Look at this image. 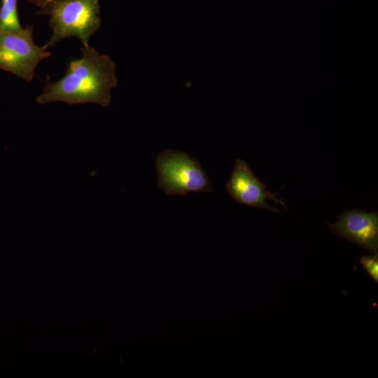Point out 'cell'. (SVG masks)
Instances as JSON below:
<instances>
[{
  "label": "cell",
  "mask_w": 378,
  "mask_h": 378,
  "mask_svg": "<svg viewBox=\"0 0 378 378\" xmlns=\"http://www.w3.org/2000/svg\"><path fill=\"white\" fill-rule=\"evenodd\" d=\"M80 50L81 57L69 62L62 78L44 88L36 97L37 103H94L103 107L111 104L112 89L118 84L114 62L89 46Z\"/></svg>",
  "instance_id": "obj_1"
},
{
  "label": "cell",
  "mask_w": 378,
  "mask_h": 378,
  "mask_svg": "<svg viewBox=\"0 0 378 378\" xmlns=\"http://www.w3.org/2000/svg\"><path fill=\"white\" fill-rule=\"evenodd\" d=\"M41 13L50 16L52 31L43 47L45 49L71 36L88 46L90 37L101 27L99 0H55L41 9Z\"/></svg>",
  "instance_id": "obj_2"
},
{
  "label": "cell",
  "mask_w": 378,
  "mask_h": 378,
  "mask_svg": "<svg viewBox=\"0 0 378 378\" xmlns=\"http://www.w3.org/2000/svg\"><path fill=\"white\" fill-rule=\"evenodd\" d=\"M158 186L168 195L211 192L209 177L201 164L187 153L165 150L156 158Z\"/></svg>",
  "instance_id": "obj_3"
},
{
  "label": "cell",
  "mask_w": 378,
  "mask_h": 378,
  "mask_svg": "<svg viewBox=\"0 0 378 378\" xmlns=\"http://www.w3.org/2000/svg\"><path fill=\"white\" fill-rule=\"evenodd\" d=\"M33 27L20 31L0 29V69L31 82L38 64L51 53L36 46L33 40Z\"/></svg>",
  "instance_id": "obj_4"
},
{
  "label": "cell",
  "mask_w": 378,
  "mask_h": 378,
  "mask_svg": "<svg viewBox=\"0 0 378 378\" xmlns=\"http://www.w3.org/2000/svg\"><path fill=\"white\" fill-rule=\"evenodd\" d=\"M225 188L229 195L239 204L267 209L272 212L280 211L269 206L267 200L279 203L283 206H286L285 202L276 197L275 192L267 190V186L253 174L248 164L241 159L236 160Z\"/></svg>",
  "instance_id": "obj_5"
},
{
  "label": "cell",
  "mask_w": 378,
  "mask_h": 378,
  "mask_svg": "<svg viewBox=\"0 0 378 378\" xmlns=\"http://www.w3.org/2000/svg\"><path fill=\"white\" fill-rule=\"evenodd\" d=\"M330 231L373 254L378 253V213L360 209L346 211L335 223H328Z\"/></svg>",
  "instance_id": "obj_6"
},
{
  "label": "cell",
  "mask_w": 378,
  "mask_h": 378,
  "mask_svg": "<svg viewBox=\"0 0 378 378\" xmlns=\"http://www.w3.org/2000/svg\"><path fill=\"white\" fill-rule=\"evenodd\" d=\"M18 0H1L0 29L6 31H20L21 26L18 12Z\"/></svg>",
  "instance_id": "obj_7"
},
{
  "label": "cell",
  "mask_w": 378,
  "mask_h": 378,
  "mask_svg": "<svg viewBox=\"0 0 378 378\" xmlns=\"http://www.w3.org/2000/svg\"><path fill=\"white\" fill-rule=\"evenodd\" d=\"M360 262L369 276L378 282V253L373 255H363Z\"/></svg>",
  "instance_id": "obj_8"
},
{
  "label": "cell",
  "mask_w": 378,
  "mask_h": 378,
  "mask_svg": "<svg viewBox=\"0 0 378 378\" xmlns=\"http://www.w3.org/2000/svg\"><path fill=\"white\" fill-rule=\"evenodd\" d=\"M29 2L34 4V5L39 7L41 9L44 8L46 7L48 4H50L51 2L54 1L55 0H28Z\"/></svg>",
  "instance_id": "obj_9"
}]
</instances>
